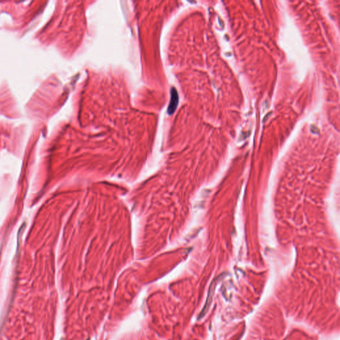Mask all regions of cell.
Wrapping results in <instances>:
<instances>
[{
	"label": "cell",
	"instance_id": "1",
	"mask_svg": "<svg viewBox=\"0 0 340 340\" xmlns=\"http://www.w3.org/2000/svg\"><path fill=\"white\" fill-rule=\"evenodd\" d=\"M172 99H171V104L170 105V107H169L168 109V112L169 113L172 114L173 113L174 110H175L176 108V106H177L178 105V94H177V92H176L175 90H172Z\"/></svg>",
	"mask_w": 340,
	"mask_h": 340
}]
</instances>
